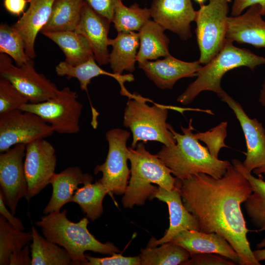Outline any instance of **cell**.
I'll return each instance as SVG.
<instances>
[{
    "label": "cell",
    "instance_id": "cell-46",
    "mask_svg": "<svg viewBox=\"0 0 265 265\" xmlns=\"http://www.w3.org/2000/svg\"><path fill=\"white\" fill-rule=\"evenodd\" d=\"M253 173L258 176L265 175V165L253 170Z\"/></svg>",
    "mask_w": 265,
    "mask_h": 265
},
{
    "label": "cell",
    "instance_id": "cell-47",
    "mask_svg": "<svg viewBox=\"0 0 265 265\" xmlns=\"http://www.w3.org/2000/svg\"><path fill=\"white\" fill-rule=\"evenodd\" d=\"M197 2L202 4L205 0H195Z\"/></svg>",
    "mask_w": 265,
    "mask_h": 265
},
{
    "label": "cell",
    "instance_id": "cell-19",
    "mask_svg": "<svg viewBox=\"0 0 265 265\" xmlns=\"http://www.w3.org/2000/svg\"><path fill=\"white\" fill-rule=\"evenodd\" d=\"M165 202L168 206L169 213V227L164 236L159 239L152 238L147 246L156 247L170 241L179 232L185 230L199 231L195 217L184 206L179 189L168 190L159 186L153 196Z\"/></svg>",
    "mask_w": 265,
    "mask_h": 265
},
{
    "label": "cell",
    "instance_id": "cell-42",
    "mask_svg": "<svg viewBox=\"0 0 265 265\" xmlns=\"http://www.w3.org/2000/svg\"><path fill=\"white\" fill-rule=\"evenodd\" d=\"M0 213L4 216L7 221L15 228L24 231L25 227L21 220L15 217L14 214L9 212L4 202L3 197L0 192Z\"/></svg>",
    "mask_w": 265,
    "mask_h": 265
},
{
    "label": "cell",
    "instance_id": "cell-32",
    "mask_svg": "<svg viewBox=\"0 0 265 265\" xmlns=\"http://www.w3.org/2000/svg\"><path fill=\"white\" fill-rule=\"evenodd\" d=\"M31 231L24 232L11 225L0 215V265H9L11 254L20 250L32 240Z\"/></svg>",
    "mask_w": 265,
    "mask_h": 265
},
{
    "label": "cell",
    "instance_id": "cell-33",
    "mask_svg": "<svg viewBox=\"0 0 265 265\" xmlns=\"http://www.w3.org/2000/svg\"><path fill=\"white\" fill-rule=\"evenodd\" d=\"M151 17L150 8H141L136 3L127 7L120 1L115 8L111 22L118 32L139 31Z\"/></svg>",
    "mask_w": 265,
    "mask_h": 265
},
{
    "label": "cell",
    "instance_id": "cell-13",
    "mask_svg": "<svg viewBox=\"0 0 265 265\" xmlns=\"http://www.w3.org/2000/svg\"><path fill=\"white\" fill-rule=\"evenodd\" d=\"M56 162L55 149L45 138L26 145L24 168L28 186L27 199L37 195L50 184Z\"/></svg>",
    "mask_w": 265,
    "mask_h": 265
},
{
    "label": "cell",
    "instance_id": "cell-30",
    "mask_svg": "<svg viewBox=\"0 0 265 265\" xmlns=\"http://www.w3.org/2000/svg\"><path fill=\"white\" fill-rule=\"evenodd\" d=\"M159 245L141 249V265H184L190 257L187 250L172 241Z\"/></svg>",
    "mask_w": 265,
    "mask_h": 265
},
{
    "label": "cell",
    "instance_id": "cell-11",
    "mask_svg": "<svg viewBox=\"0 0 265 265\" xmlns=\"http://www.w3.org/2000/svg\"><path fill=\"white\" fill-rule=\"evenodd\" d=\"M0 77L8 80L31 103L44 102L59 90L44 75L36 72L32 59L18 66L13 64L9 56L0 53Z\"/></svg>",
    "mask_w": 265,
    "mask_h": 265
},
{
    "label": "cell",
    "instance_id": "cell-36",
    "mask_svg": "<svg viewBox=\"0 0 265 265\" xmlns=\"http://www.w3.org/2000/svg\"><path fill=\"white\" fill-rule=\"evenodd\" d=\"M227 122L224 121L208 131L195 133L196 137L206 144L210 153L216 158L222 148L228 147L224 141L227 135Z\"/></svg>",
    "mask_w": 265,
    "mask_h": 265
},
{
    "label": "cell",
    "instance_id": "cell-40",
    "mask_svg": "<svg viewBox=\"0 0 265 265\" xmlns=\"http://www.w3.org/2000/svg\"><path fill=\"white\" fill-rule=\"evenodd\" d=\"M259 5L263 15H265V0H233L231 8V16H238L254 5Z\"/></svg>",
    "mask_w": 265,
    "mask_h": 265
},
{
    "label": "cell",
    "instance_id": "cell-34",
    "mask_svg": "<svg viewBox=\"0 0 265 265\" xmlns=\"http://www.w3.org/2000/svg\"><path fill=\"white\" fill-rule=\"evenodd\" d=\"M0 53L12 58L18 66H21L30 59L25 51L24 40L13 26L7 24L0 25Z\"/></svg>",
    "mask_w": 265,
    "mask_h": 265
},
{
    "label": "cell",
    "instance_id": "cell-44",
    "mask_svg": "<svg viewBox=\"0 0 265 265\" xmlns=\"http://www.w3.org/2000/svg\"><path fill=\"white\" fill-rule=\"evenodd\" d=\"M259 249L253 251L254 256L259 262L265 260V238L256 245Z\"/></svg>",
    "mask_w": 265,
    "mask_h": 265
},
{
    "label": "cell",
    "instance_id": "cell-24",
    "mask_svg": "<svg viewBox=\"0 0 265 265\" xmlns=\"http://www.w3.org/2000/svg\"><path fill=\"white\" fill-rule=\"evenodd\" d=\"M108 45L112 48L109 63L113 73L122 74L124 71H133L139 46L138 32H118L115 38L109 39Z\"/></svg>",
    "mask_w": 265,
    "mask_h": 265
},
{
    "label": "cell",
    "instance_id": "cell-35",
    "mask_svg": "<svg viewBox=\"0 0 265 265\" xmlns=\"http://www.w3.org/2000/svg\"><path fill=\"white\" fill-rule=\"evenodd\" d=\"M28 102L8 80L0 77V114L20 109Z\"/></svg>",
    "mask_w": 265,
    "mask_h": 265
},
{
    "label": "cell",
    "instance_id": "cell-39",
    "mask_svg": "<svg viewBox=\"0 0 265 265\" xmlns=\"http://www.w3.org/2000/svg\"><path fill=\"white\" fill-rule=\"evenodd\" d=\"M96 12L111 22L114 10L122 0H84Z\"/></svg>",
    "mask_w": 265,
    "mask_h": 265
},
{
    "label": "cell",
    "instance_id": "cell-38",
    "mask_svg": "<svg viewBox=\"0 0 265 265\" xmlns=\"http://www.w3.org/2000/svg\"><path fill=\"white\" fill-rule=\"evenodd\" d=\"M231 260L214 253H200L190 255L184 265H235Z\"/></svg>",
    "mask_w": 265,
    "mask_h": 265
},
{
    "label": "cell",
    "instance_id": "cell-15",
    "mask_svg": "<svg viewBox=\"0 0 265 265\" xmlns=\"http://www.w3.org/2000/svg\"><path fill=\"white\" fill-rule=\"evenodd\" d=\"M150 10L154 21L165 29L183 40L191 37L190 24L195 21L197 11L191 0H153Z\"/></svg>",
    "mask_w": 265,
    "mask_h": 265
},
{
    "label": "cell",
    "instance_id": "cell-16",
    "mask_svg": "<svg viewBox=\"0 0 265 265\" xmlns=\"http://www.w3.org/2000/svg\"><path fill=\"white\" fill-rule=\"evenodd\" d=\"M138 66L147 77L161 89H171L182 78L197 76L198 71L202 67L199 60L186 62L171 54L163 59L138 62Z\"/></svg>",
    "mask_w": 265,
    "mask_h": 265
},
{
    "label": "cell",
    "instance_id": "cell-5",
    "mask_svg": "<svg viewBox=\"0 0 265 265\" xmlns=\"http://www.w3.org/2000/svg\"><path fill=\"white\" fill-rule=\"evenodd\" d=\"M262 65H265V57L235 46L233 42L226 40L218 53L199 70L196 79L178 96L177 101L184 105L190 104L204 91L213 92L218 96L224 91L221 81L227 72L240 67L254 70Z\"/></svg>",
    "mask_w": 265,
    "mask_h": 265
},
{
    "label": "cell",
    "instance_id": "cell-2",
    "mask_svg": "<svg viewBox=\"0 0 265 265\" xmlns=\"http://www.w3.org/2000/svg\"><path fill=\"white\" fill-rule=\"evenodd\" d=\"M192 122L191 119L187 128L181 126L183 134L176 132L168 124L176 144L171 146L163 145L157 156L179 180L187 179L197 173H205L215 178H221L231 163L214 157L207 147L200 143L193 132Z\"/></svg>",
    "mask_w": 265,
    "mask_h": 265
},
{
    "label": "cell",
    "instance_id": "cell-18",
    "mask_svg": "<svg viewBox=\"0 0 265 265\" xmlns=\"http://www.w3.org/2000/svg\"><path fill=\"white\" fill-rule=\"evenodd\" d=\"M110 22L96 12L85 1L83 4L80 21L75 31L89 42L96 61L99 65L109 63L108 34Z\"/></svg>",
    "mask_w": 265,
    "mask_h": 265
},
{
    "label": "cell",
    "instance_id": "cell-6",
    "mask_svg": "<svg viewBox=\"0 0 265 265\" xmlns=\"http://www.w3.org/2000/svg\"><path fill=\"white\" fill-rule=\"evenodd\" d=\"M149 99L135 94L133 98L129 99L124 114V126L132 132V148L136 147L139 141H158L165 146L176 144L173 133L168 128L166 123L168 109H175L182 112L188 108L171 106L155 104L149 106L146 104Z\"/></svg>",
    "mask_w": 265,
    "mask_h": 265
},
{
    "label": "cell",
    "instance_id": "cell-41",
    "mask_svg": "<svg viewBox=\"0 0 265 265\" xmlns=\"http://www.w3.org/2000/svg\"><path fill=\"white\" fill-rule=\"evenodd\" d=\"M29 243L22 249L14 252L10 258V265H31Z\"/></svg>",
    "mask_w": 265,
    "mask_h": 265
},
{
    "label": "cell",
    "instance_id": "cell-25",
    "mask_svg": "<svg viewBox=\"0 0 265 265\" xmlns=\"http://www.w3.org/2000/svg\"><path fill=\"white\" fill-rule=\"evenodd\" d=\"M234 166L249 181L252 192L244 202L246 214L257 231H265V181L262 175L256 178L246 171L239 160L231 161Z\"/></svg>",
    "mask_w": 265,
    "mask_h": 265
},
{
    "label": "cell",
    "instance_id": "cell-28",
    "mask_svg": "<svg viewBox=\"0 0 265 265\" xmlns=\"http://www.w3.org/2000/svg\"><path fill=\"white\" fill-rule=\"evenodd\" d=\"M84 0H55L47 24L41 32L75 31Z\"/></svg>",
    "mask_w": 265,
    "mask_h": 265
},
{
    "label": "cell",
    "instance_id": "cell-7",
    "mask_svg": "<svg viewBox=\"0 0 265 265\" xmlns=\"http://www.w3.org/2000/svg\"><path fill=\"white\" fill-rule=\"evenodd\" d=\"M230 1L209 0L196 12L195 33L201 64L209 62L225 44Z\"/></svg>",
    "mask_w": 265,
    "mask_h": 265
},
{
    "label": "cell",
    "instance_id": "cell-29",
    "mask_svg": "<svg viewBox=\"0 0 265 265\" xmlns=\"http://www.w3.org/2000/svg\"><path fill=\"white\" fill-rule=\"evenodd\" d=\"M31 265H73L72 259L63 247L44 238L32 227Z\"/></svg>",
    "mask_w": 265,
    "mask_h": 265
},
{
    "label": "cell",
    "instance_id": "cell-21",
    "mask_svg": "<svg viewBox=\"0 0 265 265\" xmlns=\"http://www.w3.org/2000/svg\"><path fill=\"white\" fill-rule=\"evenodd\" d=\"M55 0H29V6L12 26L21 35L27 56H36L34 43L39 32L47 24Z\"/></svg>",
    "mask_w": 265,
    "mask_h": 265
},
{
    "label": "cell",
    "instance_id": "cell-26",
    "mask_svg": "<svg viewBox=\"0 0 265 265\" xmlns=\"http://www.w3.org/2000/svg\"><path fill=\"white\" fill-rule=\"evenodd\" d=\"M165 29L154 20H149L138 31L139 49L136 60L141 62L157 59L169 54V39L164 34Z\"/></svg>",
    "mask_w": 265,
    "mask_h": 265
},
{
    "label": "cell",
    "instance_id": "cell-27",
    "mask_svg": "<svg viewBox=\"0 0 265 265\" xmlns=\"http://www.w3.org/2000/svg\"><path fill=\"white\" fill-rule=\"evenodd\" d=\"M54 42L63 52L65 61L76 66L94 57L87 39L75 31L47 32L42 33Z\"/></svg>",
    "mask_w": 265,
    "mask_h": 265
},
{
    "label": "cell",
    "instance_id": "cell-23",
    "mask_svg": "<svg viewBox=\"0 0 265 265\" xmlns=\"http://www.w3.org/2000/svg\"><path fill=\"white\" fill-rule=\"evenodd\" d=\"M56 74L60 77L66 76L68 79H77L80 83L81 90L87 92V86L92 79L100 75H106L115 79L120 86V94L125 96L129 92L124 85L127 81L134 80V78L131 74L122 75L111 73L102 69L96 62L95 57L90 58L87 61L78 65L73 66L65 61H61L55 67Z\"/></svg>",
    "mask_w": 265,
    "mask_h": 265
},
{
    "label": "cell",
    "instance_id": "cell-37",
    "mask_svg": "<svg viewBox=\"0 0 265 265\" xmlns=\"http://www.w3.org/2000/svg\"><path fill=\"white\" fill-rule=\"evenodd\" d=\"M86 265H141L139 256L125 257L114 253L110 257L98 258L85 254Z\"/></svg>",
    "mask_w": 265,
    "mask_h": 265
},
{
    "label": "cell",
    "instance_id": "cell-12",
    "mask_svg": "<svg viewBox=\"0 0 265 265\" xmlns=\"http://www.w3.org/2000/svg\"><path fill=\"white\" fill-rule=\"evenodd\" d=\"M26 149V144H19L0 154V192L14 215L19 200L27 196L24 160Z\"/></svg>",
    "mask_w": 265,
    "mask_h": 265
},
{
    "label": "cell",
    "instance_id": "cell-20",
    "mask_svg": "<svg viewBox=\"0 0 265 265\" xmlns=\"http://www.w3.org/2000/svg\"><path fill=\"white\" fill-rule=\"evenodd\" d=\"M170 241L185 248L190 255L200 253H214L238 264L240 261L238 253L229 242L215 233L185 230L177 234Z\"/></svg>",
    "mask_w": 265,
    "mask_h": 265
},
{
    "label": "cell",
    "instance_id": "cell-10",
    "mask_svg": "<svg viewBox=\"0 0 265 265\" xmlns=\"http://www.w3.org/2000/svg\"><path fill=\"white\" fill-rule=\"evenodd\" d=\"M52 127L37 115L21 109L0 114V152L52 136Z\"/></svg>",
    "mask_w": 265,
    "mask_h": 265
},
{
    "label": "cell",
    "instance_id": "cell-4",
    "mask_svg": "<svg viewBox=\"0 0 265 265\" xmlns=\"http://www.w3.org/2000/svg\"><path fill=\"white\" fill-rule=\"evenodd\" d=\"M131 163V176L122 202L125 208L143 205L145 201L153 199L159 186L168 190L177 188L176 177L157 155L147 151L144 142H139L134 149L128 148Z\"/></svg>",
    "mask_w": 265,
    "mask_h": 265
},
{
    "label": "cell",
    "instance_id": "cell-17",
    "mask_svg": "<svg viewBox=\"0 0 265 265\" xmlns=\"http://www.w3.org/2000/svg\"><path fill=\"white\" fill-rule=\"evenodd\" d=\"M261 7L254 5L238 16H228L226 40L265 48V21Z\"/></svg>",
    "mask_w": 265,
    "mask_h": 265
},
{
    "label": "cell",
    "instance_id": "cell-31",
    "mask_svg": "<svg viewBox=\"0 0 265 265\" xmlns=\"http://www.w3.org/2000/svg\"><path fill=\"white\" fill-rule=\"evenodd\" d=\"M107 193L109 191L107 188L97 181L79 187L70 202L78 204L87 217L94 221L103 213V201Z\"/></svg>",
    "mask_w": 265,
    "mask_h": 265
},
{
    "label": "cell",
    "instance_id": "cell-8",
    "mask_svg": "<svg viewBox=\"0 0 265 265\" xmlns=\"http://www.w3.org/2000/svg\"><path fill=\"white\" fill-rule=\"evenodd\" d=\"M76 92L65 87L54 97L41 103H27L20 108L34 113L49 124L54 132L76 134L80 131L79 120L83 108Z\"/></svg>",
    "mask_w": 265,
    "mask_h": 265
},
{
    "label": "cell",
    "instance_id": "cell-9",
    "mask_svg": "<svg viewBox=\"0 0 265 265\" xmlns=\"http://www.w3.org/2000/svg\"><path fill=\"white\" fill-rule=\"evenodd\" d=\"M131 135L126 130L118 128L109 130L106 133L108 150L105 161L98 165L94 174L102 172L98 181L104 185L109 194L122 195L128 184L131 170L127 165L128 148L126 143Z\"/></svg>",
    "mask_w": 265,
    "mask_h": 265
},
{
    "label": "cell",
    "instance_id": "cell-14",
    "mask_svg": "<svg viewBox=\"0 0 265 265\" xmlns=\"http://www.w3.org/2000/svg\"><path fill=\"white\" fill-rule=\"evenodd\" d=\"M234 111L243 132L246 145L244 169L251 173L265 165V129L256 118H250L240 104L224 91L218 96Z\"/></svg>",
    "mask_w": 265,
    "mask_h": 265
},
{
    "label": "cell",
    "instance_id": "cell-3",
    "mask_svg": "<svg viewBox=\"0 0 265 265\" xmlns=\"http://www.w3.org/2000/svg\"><path fill=\"white\" fill-rule=\"evenodd\" d=\"M66 213V209L48 213L35 224L40 228L45 238L67 251L73 265H86L87 261L84 253L87 251L110 255L120 252L112 243L101 242L90 233L86 217L73 222L67 218Z\"/></svg>",
    "mask_w": 265,
    "mask_h": 265
},
{
    "label": "cell",
    "instance_id": "cell-1",
    "mask_svg": "<svg viewBox=\"0 0 265 265\" xmlns=\"http://www.w3.org/2000/svg\"><path fill=\"white\" fill-rule=\"evenodd\" d=\"M175 185L184 206L196 219L199 231L225 238L238 253L239 265H261L251 249L249 230L241 210L252 187L232 164L220 178L197 173L183 180L177 178Z\"/></svg>",
    "mask_w": 265,
    "mask_h": 265
},
{
    "label": "cell",
    "instance_id": "cell-45",
    "mask_svg": "<svg viewBox=\"0 0 265 265\" xmlns=\"http://www.w3.org/2000/svg\"><path fill=\"white\" fill-rule=\"evenodd\" d=\"M259 102L263 106H265V78L260 90Z\"/></svg>",
    "mask_w": 265,
    "mask_h": 265
},
{
    "label": "cell",
    "instance_id": "cell-22",
    "mask_svg": "<svg viewBox=\"0 0 265 265\" xmlns=\"http://www.w3.org/2000/svg\"><path fill=\"white\" fill-rule=\"evenodd\" d=\"M93 177L83 173L78 166L68 167L58 173H54L50 184L52 186L51 197L43 210L45 214L59 212L62 207L68 202L79 188V185L91 183Z\"/></svg>",
    "mask_w": 265,
    "mask_h": 265
},
{
    "label": "cell",
    "instance_id": "cell-43",
    "mask_svg": "<svg viewBox=\"0 0 265 265\" xmlns=\"http://www.w3.org/2000/svg\"><path fill=\"white\" fill-rule=\"evenodd\" d=\"M29 0H3L5 9L11 14L20 16L24 13Z\"/></svg>",
    "mask_w": 265,
    "mask_h": 265
}]
</instances>
